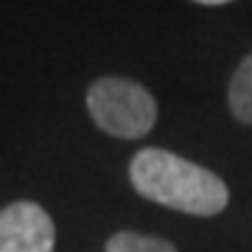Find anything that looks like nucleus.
<instances>
[{
    "instance_id": "20e7f679",
    "label": "nucleus",
    "mask_w": 252,
    "mask_h": 252,
    "mask_svg": "<svg viewBox=\"0 0 252 252\" xmlns=\"http://www.w3.org/2000/svg\"><path fill=\"white\" fill-rule=\"evenodd\" d=\"M227 101H230V112L235 121L252 126V54L235 67L233 79H230V90H227Z\"/></svg>"
},
{
    "instance_id": "f257e3e1",
    "label": "nucleus",
    "mask_w": 252,
    "mask_h": 252,
    "mask_svg": "<svg viewBox=\"0 0 252 252\" xmlns=\"http://www.w3.org/2000/svg\"><path fill=\"white\" fill-rule=\"evenodd\" d=\"M129 180L143 199L190 216H219L230 202L221 177L165 149H140L129 162Z\"/></svg>"
},
{
    "instance_id": "f03ea898",
    "label": "nucleus",
    "mask_w": 252,
    "mask_h": 252,
    "mask_svg": "<svg viewBox=\"0 0 252 252\" xmlns=\"http://www.w3.org/2000/svg\"><path fill=\"white\" fill-rule=\"evenodd\" d=\"M87 109L101 132L137 140L157 124V101L143 84L121 76H101L87 90Z\"/></svg>"
},
{
    "instance_id": "39448f33",
    "label": "nucleus",
    "mask_w": 252,
    "mask_h": 252,
    "mask_svg": "<svg viewBox=\"0 0 252 252\" xmlns=\"http://www.w3.org/2000/svg\"><path fill=\"white\" fill-rule=\"evenodd\" d=\"M107 252H177V247L165 238L143 235L135 230H121L107 241Z\"/></svg>"
},
{
    "instance_id": "7ed1b4c3",
    "label": "nucleus",
    "mask_w": 252,
    "mask_h": 252,
    "mask_svg": "<svg viewBox=\"0 0 252 252\" xmlns=\"http://www.w3.org/2000/svg\"><path fill=\"white\" fill-rule=\"evenodd\" d=\"M56 227L36 202H11L0 210V252H54Z\"/></svg>"
},
{
    "instance_id": "423d86ee",
    "label": "nucleus",
    "mask_w": 252,
    "mask_h": 252,
    "mask_svg": "<svg viewBox=\"0 0 252 252\" xmlns=\"http://www.w3.org/2000/svg\"><path fill=\"white\" fill-rule=\"evenodd\" d=\"M193 3H199V6H224L230 0H193Z\"/></svg>"
}]
</instances>
